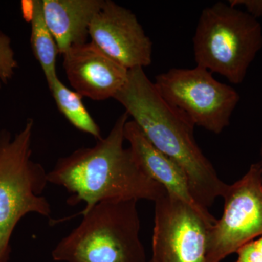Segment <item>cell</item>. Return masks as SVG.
<instances>
[{"instance_id":"1","label":"cell","mask_w":262,"mask_h":262,"mask_svg":"<svg viewBox=\"0 0 262 262\" xmlns=\"http://www.w3.org/2000/svg\"><path fill=\"white\" fill-rule=\"evenodd\" d=\"M129 115L124 113L113 128L92 147H82L59 158L48 172L49 184L64 188L67 204H85L78 214L106 201L146 200L155 202L165 195L163 186L150 178L139 166L130 147L124 146L125 125Z\"/></svg>"},{"instance_id":"2","label":"cell","mask_w":262,"mask_h":262,"mask_svg":"<svg viewBox=\"0 0 262 262\" xmlns=\"http://www.w3.org/2000/svg\"><path fill=\"white\" fill-rule=\"evenodd\" d=\"M114 99L151 144L182 169L198 204L208 209L222 196L227 184L196 144L195 125L162 97L144 69L128 71L126 82Z\"/></svg>"},{"instance_id":"3","label":"cell","mask_w":262,"mask_h":262,"mask_svg":"<svg viewBox=\"0 0 262 262\" xmlns=\"http://www.w3.org/2000/svg\"><path fill=\"white\" fill-rule=\"evenodd\" d=\"M136 201L98 203L52 251L58 262H147Z\"/></svg>"},{"instance_id":"4","label":"cell","mask_w":262,"mask_h":262,"mask_svg":"<svg viewBox=\"0 0 262 262\" xmlns=\"http://www.w3.org/2000/svg\"><path fill=\"white\" fill-rule=\"evenodd\" d=\"M34 121L28 118L15 136L0 130V262H8L11 237L25 215L37 213L50 218L51 206L42 195L48 173L32 160Z\"/></svg>"},{"instance_id":"5","label":"cell","mask_w":262,"mask_h":262,"mask_svg":"<svg viewBox=\"0 0 262 262\" xmlns=\"http://www.w3.org/2000/svg\"><path fill=\"white\" fill-rule=\"evenodd\" d=\"M198 67L242 83L262 48V27L246 12L218 2L202 10L192 39Z\"/></svg>"},{"instance_id":"6","label":"cell","mask_w":262,"mask_h":262,"mask_svg":"<svg viewBox=\"0 0 262 262\" xmlns=\"http://www.w3.org/2000/svg\"><path fill=\"white\" fill-rule=\"evenodd\" d=\"M154 84L162 97L195 126L215 134L229 126L241 98L232 86L219 82L211 72L198 66L170 69L156 76Z\"/></svg>"},{"instance_id":"7","label":"cell","mask_w":262,"mask_h":262,"mask_svg":"<svg viewBox=\"0 0 262 262\" xmlns=\"http://www.w3.org/2000/svg\"><path fill=\"white\" fill-rule=\"evenodd\" d=\"M223 214L208 230L206 262H221L262 235V171L252 164L244 177L226 184Z\"/></svg>"},{"instance_id":"8","label":"cell","mask_w":262,"mask_h":262,"mask_svg":"<svg viewBox=\"0 0 262 262\" xmlns=\"http://www.w3.org/2000/svg\"><path fill=\"white\" fill-rule=\"evenodd\" d=\"M210 228L201 215L171 194L155 202L152 262H206Z\"/></svg>"},{"instance_id":"9","label":"cell","mask_w":262,"mask_h":262,"mask_svg":"<svg viewBox=\"0 0 262 262\" xmlns=\"http://www.w3.org/2000/svg\"><path fill=\"white\" fill-rule=\"evenodd\" d=\"M91 42L130 70L152 62L153 44L137 17L112 0H104L89 28Z\"/></svg>"},{"instance_id":"10","label":"cell","mask_w":262,"mask_h":262,"mask_svg":"<svg viewBox=\"0 0 262 262\" xmlns=\"http://www.w3.org/2000/svg\"><path fill=\"white\" fill-rule=\"evenodd\" d=\"M62 56L69 82L82 97L114 98L127 80L129 70L91 41L70 48Z\"/></svg>"},{"instance_id":"11","label":"cell","mask_w":262,"mask_h":262,"mask_svg":"<svg viewBox=\"0 0 262 262\" xmlns=\"http://www.w3.org/2000/svg\"><path fill=\"white\" fill-rule=\"evenodd\" d=\"M125 138L130 144L129 147L139 166L150 178L163 186L168 194L192 207L201 215L208 227L214 225L216 220L193 198L187 177L182 169L155 148L133 120H128L125 124Z\"/></svg>"},{"instance_id":"12","label":"cell","mask_w":262,"mask_h":262,"mask_svg":"<svg viewBox=\"0 0 262 262\" xmlns=\"http://www.w3.org/2000/svg\"><path fill=\"white\" fill-rule=\"evenodd\" d=\"M43 15L59 54L87 42L89 28L104 0H42Z\"/></svg>"},{"instance_id":"13","label":"cell","mask_w":262,"mask_h":262,"mask_svg":"<svg viewBox=\"0 0 262 262\" xmlns=\"http://www.w3.org/2000/svg\"><path fill=\"white\" fill-rule=\"evenodd\" d=\"M22 11L31 24V47L43 71L48 85L56 80V58L58 49L48 28L42 10V0L22 2Z\"/></svg>"},{"instance_id":"14","label":"cell","mask_w":262,"mask_h":262,"mask_svg":"<svg viewBox=\"0 0 262 262\" xmlns=\"http://www.w3.org/2000/svg\"><path fill=\"white\" fill-rule=\"evenodd\" d=\"M59 111L77 130L99 140L101 131L82 102V97L68 89L58 77L48 85Z\"/></svg>"},{"instance_id":"15","label":"cell","mask_w":262,"mask_h":262,"mask_svg":"<svg viewBox=\"0 0 262 262\" xmlns=\"http://www.w3.org/2000/svg\"><path fill=\"white\" fill-rule=\"evenodd\" d=\"M18 68L11 38L0 30V90L9 83Z\"/></svg>"},{"instance_id":"16","label":"cell","mask_w":262,"mask_h":262,"mask_svg":"<svg viewBox=\"0 0 262 262\" xmlns=\"http://www.w3.org/2000/svg\"><path fill=\"white\" fill-rule=\"evenodd\" d=\"M228 3L234 8L244 7L254 18H262V0H229Z\"/></svg>"},{"instance_id":"17","label":"cell","mask_w":262,"mask_h":262,"mask_svg":"<svg viewBox=\"0 0 262 262\" xmlns=\"http://www.w3.org/2000/svg\"><path fill=\"white\" fill-rule=\"evenodd\" d=\"M236 253L238 255L236 262H262V255L253 241L244 245Z\"/></svg>"},{"instance_id":"18","label":"cell","mask_w":262,"mask_h":262,"mask_svg":"<svg viewBox=\"0 0 262 262\" xmlns=\"http://www.w3.org/2000/svg\"><path fill=\"white\" fill-rule=\"evenodd\" d=\"M253 244L262 255V235L256 241H253Z\"/></svg>"},{"instance_id":"19","label":"cell","mask_w":262,"mask_h":262,"mask_svg":"<svg viewBox=\"0 0 262 262\" xmlns=\"http://www.w3.org/2000/svg\"><path fill=\"white\" fill-rule=\"evenodd\" d=\"M258 165H259L260 168L261 169L262 171V143L261 148H260V161L258 162Z\"/></svg>"},{"instance_id":"20","label":"cell","mask_w":262,"mask_h":262,"mask_svg":"<svg viewBox=\"0 0 262 262\" xmlns=\"http://www.w3.org/2000/svg\"><path fill=\"white\" fill-rule=\"evenodd\" d=\"M147 262H152V261H151V260H149V261H148Z\"/></svg>"}]
</instances>
